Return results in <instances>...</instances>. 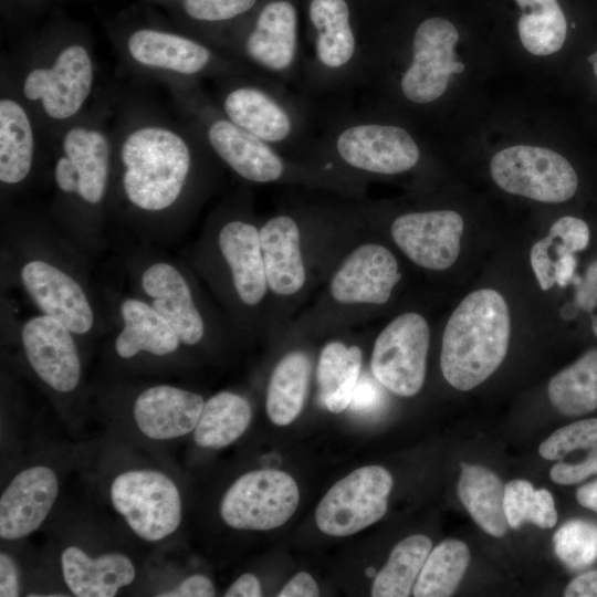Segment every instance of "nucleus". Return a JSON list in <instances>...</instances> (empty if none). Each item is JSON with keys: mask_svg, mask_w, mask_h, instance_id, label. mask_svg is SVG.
Returning <instances> with one entry per match:
<instances>
[{"mask_svg": "<svg viewBox=\"0 0 597 597\" xmlns=\"http://www.w3.org/2000/svg\"><path fill=\"white\" fill-rule=\"evenodd\" d=\"M221 78L219 97L213 104L223 116L282 153L323 166L318 149V104L252 71Z\"/></svg>", "mask_w": 597, "mask_h": 597, "instance_id": "nucleus-1", "label": "nucleus"}, {"mask_svg": "<svg viewBox=\"0 0 597 597\" xmlns=\"http://www.w3.org/2000/svg\"><path fill=\"white\" fill-rule=\"evenodd\" d=\"M196 111L200 135L207 147L245 181L302 186L347 198H359L364 191L366 180L282 153L232 123L211 102L200 101Z\"/></svg>", "mask_w": 597, "mask_h": 597, "instance_id": "nucleus-2", "label": "nucleus"}, {"mask_svg": "<svg viewBox=\"0 0 597 597\" xmlns=\"http://www.w3.org/2000/svg\"><path fill=\"white\" fill-rule=\"evenodd\" d=\"M310 38L297 92L316 104L352 103L364 84L369 34L348 0H308Z\"/></svg>", "mask_w": 597, "mask_h": 597, "instance_id": "nucleus-3", "label": "nucleus"}, {"mask_svg": "<svg viewBox=\"0 0 597 597\" xmlns=\"http://www.w3.org/2000/svg\"><path fill=\"white\" fill-rule=\"evenodd\" d=\"M510 312L495 290L467 295L449 317L442 335L440 367L444 379L467 391L502 364L510 343Z\"/></svg>", "mask_w": 597, "mask_h": 597, "instance_id": "nucleus-4", "label": "nucleus"}, {"mask_svg": "<svg viewBox=\"0 0 597 597\" xmlns=\"http://www.w3.org/2000/svg\"><path fill=\"white\" fill-rule=\"evenodd\" d=\"M459 32L452 21L429 17L415 28L406 61L394 82L358 94L353 103L365 112H375L390 98L413 107H426L439 101L449 87L453 74L464 71L457 60Z\"/></svg>", "mask_w": 597, "mask_h": 597, "instance_id": "nucleus-5", "label": "nucleus"}, {"mask_svg": "<svg viewBox=\"0 0 597 597\" xmlns=\"http://www.w3.org/2000/svg\"><path fill=\"white\" fill-rule=\"evenodd\" d=\"M184 134L161 126L130 130L121 146L123 188L130 203L147 211L170 207L180 196L193 163V147Z\"/></svg>", "mask_w": 597, "mask_h": 597, "instance_id": "nucleus-6", "label": "nucleus"}, {"mask_svg": "<svg viewBox=\"0 0 597 597\" xmlns=\"http://www.w3.org/2000/svg\"><path fill=\"white\" fill-rule=\"evenodd\" d=\"M222 50L252 72L297 91L304 46L295 3L291 0H269L256 12L251 24Z\"/></svg>", "mask_w": 597, "mask_h": 597, "instance_id": "nucleus-7", "label": "nucleus"}, {"mask_svg": "<svg viewBox=\"0 0 597 597\" xmlns=\"http://www.w3.org/2000/svg\"><path fill=\"white\" fill-rule=\"evenodd\" d=\"M314 205L281 208L260 226V242L271 307L289 308L306 293L310 269L304 243Z\"/></svg>", "mask_w": 597, "mask_h": 597, "instance_id": "nucleus-8", "label": "nucleus"}, {"mask_svg": "<svg viewBox=\"0 0 597 597\" xmlns=\"http://www.w3.org/2000/svg\"><path fill=\"white\" fill-rule=\"evenodd\" d=\"M395 254L384 244L358 241L334 265L324 293V306L338 315L388 303L401 280Z\"/></svg>", "mask_w": 597, "mask_h": 597, "instance_id": "nucleus-9", "label": "nucleus"}, {"mask_svg": "<svg viewBox=\"0 0 597 597\" xmlns=\"http://www.w3.org/2000/svg\"><path fill=\"white\" fill-rule=\"evenodd\" d=\"M493 181L504 191L546 203L574 197L578 177L559 153L532 145H514L498 151L490 161Z\"/></svg>", "mask_w": 597, "mask_h": 597, "instance_id": "nucleus-10", "label": "nucleus"}, {"mask_svg": "<svg viewBox=\"0 0 597 597\" xmlns=\"http://www.w3.org/2000/svg\"><path fill=\"white\" fill-rule=\"evenodd\" d=\"M430 328L417 312L394 317L377 335L370 356L373 377L400 397H412L422 388Z\"/></svg>", "mask_w": 597, "mask_h": 597, "instance_id": "nucleus-11", "label": "nucleus"}, {"mask_svg": "<svg viewBox=\"0 0 597 597\" xmlns=\"http://www.w3.org/2000/svg\"><path fill=\"white\" fill-rule=\"evenodd\" d=\"M111 500L132 531L149 542L164 540L181 522V499L176 484L154 470H130L111 485Z\"/></svg>", "mask_w": 597, "mask_h": 597, "instance_id": "nucleus-12", "label": "nucleus"}, {"mask_svg": "<svg viewBox=\"0 0 597 597\" xmlns=\"http://www.w3.org/2000/svg\"><path fill=\"white\" fill-rule=\"evenodd\" d=\"M392 488L390 473L379 465L356 469L336 482L315 511L317 527L331 536H348L379 521Z\"/></svg>", "mask_w": 597, "mask_h": 597, "instance_id": "nucleus-13", "label": "nucleus"}, {"mask_svg": "<svg viewBox=\"0 0 597 597\" xmlns=\"http://www.w3.org/2000/svg\"><path fill=\"white\" fill-rule=\"evenodd\" d=\"M298 500V488L291 475L277 470H256L241 475L228 489L220 514L230 527L268 531L287 522Z\"/></svg>", "mask_w": 597, "mask_h": 597, "instance_id": "nucleus-14", "label": "nucleus"}, {"mask_svg": "<svg viewBox=\"0 0 597 597\" xmlns=\"http://www.w3.org/2000/svg\"><path fill=\"white\" fill-rule=\"evenodd\" d=\"M127 51L139 65L188 77H222L251 71L220 48L190 36L154 29L133 32L127 40Z\"/></svg>", "mask_w": 597, "mask_h": 597, "instance_id": "nucleus-15", "label": "nucleus"}, {"mask_svg": "<svg viewBox=\"0 0 597 597\" xmlns=\"http://www.w3.org/2000/svg\"><path fill=\"white\" fill-rule=\"evenodd\" d=\"M94 83L91 54L81 44L64 46L46 66L29 71L22 83L27 100L39 102L52 119L64 121L80 112Z\"/></svg>", "mask_w": 597, "mask_h": 597, "instance_id": "nucleus-16", "label": "nucleus"}, {"mask_svg": "<svg viewBox=\"0 0 597 597\" xmlns=\"http://www.w3.org/2000/svg\"><path fill=\"white\" fill-rule=\"evenodd\" d=\"M463 228V219L454 210L408 211L392 220L390 235L412 263L442 271L458 259Z\"/></svg>", "mask_w": 597, "mask_h": 597, "instance_id": "nucleus-17", "label": "nucleus"}, {"mask_svg": "<svg viewBox=\"0 0 597 597\" xmlns=\"http://www.w3.org/2000/svg\"><path fill=\"white\" fill-rule=\"evenodd\" d=\"M62 156L54 166L57 187L88 203L102 201L109 175L111 146L100 129L76 125L62 137Z\"/></svg>", "mask_w": 597, "mask_h": 597, "instance_id": "nucleus-18", "label": "nucleus"}, {"mask_svg": "<svg viewBox=\"0 0 597 597\" xmlns=\"http://www.w3.org/2000/svg\"><path fill=\"white\" fill-rule=\"evenodd\" d=\"M70 332L49 315L31 318L21 332L25 355L33 370L60 392L75 389L81 377L80 358Z\"/></svg>", "mask_w": 597, "mask_h": 597, "instance_id": "nucleus-19", "label": "nucleus"}, {"mask_svg": "<svg viewBox=\"0 0 597 597\" xmlns=\"http://www.w3.org/2000/svg\"><path fill=\"white\" fill-rule=\"evenodd\" d=\"M59 493L52 469L34 465L18 473L0 498V537L19 540L36 531Z\"/></svg>", "mask_w": 597, "mask_h": 597, "instance_id": "nucleus-20", "label": "nucleus"}, {"mask_svg": "<svg viewBox=\"0 0 597 597\" xmlns=\"http://www.w3.org/2000/svg\"><path fill=\"white\" fill-rule=\"evenodd\" d=\"M22 283L41 311L75 334L88 332L93 311L81 286L66 273L44 261L27 263Z\"/></svg>", "mask_w": 597, "mask_h": 597, "instance_id": "nucleus-21", "label": "nucleus"}, {"mask_svg": "<svg viewBox=\"0 0 597 597\" xmlns=\"http://www.w3.org/2000/svg\"><path fill=\"white\" fill-rule=\"evenodd\" d=\"M218 248L241 303L252 308L270 301L259 226L247 219L227 221L219 230Z\"/></svg>", "mask_w": 597, "mask_h": 597, "instance_id": "nucleus-22", "label": "nucleus"}, {"mask_svg": "<svg viewBox=\"0 0 597 597\" xmlns=\"http://www.w3.org/2000/svg\"><path fill=\"white\" fill-rule=\"evenodd\" d=\"M205 400L202 396L174 386L144 390L134 405L139 430L154 440H169L195 430Z\"/></svg>", "mask_w": 597, "mask_h": 597, "instance_id": "nucleus-23", "label": "nucleus"}, {"mask_svg": "<svg viewBox=\"0 0 597 597\" xmlns=\"http://www.w3.org/2000/svg\"><path fill=\"white\" fill-rule=\"evenodd\" d=\"M151 306L172 326L181 343L195 345L205 334V323L184 276L170 264L156 263L143 274Z\"/></svg>", "mask_w": 597, "mask_h": 597, "instance_id": "nucleus-24", "label": "nucleus"}, {"mask_svg": "<svg viewBox=\"0 0 597 597\" xmlns=\"http://www.w3.org/2000/svg\"><path fill=\"white\" fill-rule=\"evenodd\" d=\"M538 452L546 460H557L549 471L557 484H576L597 473V419L557 429L541 443Z\"/></svg>", "mask_w": 597, "mask_h": 597, "instance_id": "nucleus-25", "label": "nucleus"}, {"mask_svg": "<svg viewBox=\"0 0 597 597\" xmlns=\"http://www.w3.org/2000/svg\"><path fill=\"white\" fill-rule=\"evenodd\" d=\"M61 566L66 586L77 597H113L136 575L132 561L124 554L91 558L77 546L63 551Z\"/></svg>", "mask_w": 597, "mask_h": 597, "instance_id": "nucleus-26", "label": "nucleus"}, {"mask_svg": "<svg viewBox=\"0 0 597 597\" xmlns=\"http://www.w3.org/2000/svg\"><path fill=\"white\" fill-rule=\"evenodd\" d=\"M363 352L356 344L341 339L327 342L321 348L315 377L321 404L339 413L349 407L362 376Z\"/></svg>", "mask_w": 597, "mask_h": 597, "instance_id": "nucleus-27", "label": "nucleus"}, {"mask_svg": "<svg viewBox=\"0 0 597 597\" xmlns=\"http://www.w3.org/2000/svg\"><path fill=\"white\" fill-rule=\"evenodd\" d=\"M124 328L115 343L123 358L135 356L142 350L157 356L175 352L180 343L172 326L150 305L134 298L121 305Z\"/></svg>", "mask_w": 597, "mask_h": 597, "instance_id": "nucleus-28", "label": "nucleus"}, {"mask_svg": "<svg viewBox=\"0 0 597 597\" xmlns=\"http://www.w3.org/2000/svg\"><path fill=\"white\" fill-rule=\"evenodd\" d=\"M312 373L310 355L302 349L287 352L274 366L266 391L265 408L276 426H287L302 411Z\"/></svg>", "mask_w": 597, "mask_h": 597, "instance_id": "nucleus-29", "label": "nucleus"}, {"mask_svg": "<svg viewBox=\"0 0 597 597\" xmlns=\"http://www.w3.org/2000/svg\"><path fill=\"white\" fill-rule=\"evenodd\" d=\"M458 495L485 533L494 537L506 533L504 486L495 473L481 465L461 463Z\"/></svg>", "mask_w": 597, "mask_h": 597, "instance_id": "nucleus-30", "label": "nucleus"}, {"mask_svg": "<svg viewBox=\"0 0 597 597\" xmlns=\"http://www.w3.org/2000/svg\"><path fill=\"white\" fill-rule=\"evenodd\" d=\"M34 134L24 107L12 98L0 101V180L18 184L30 172Z\"/></svg>", "mask_w": 597, "mask_h": 597, "instance_id": "nucleus-31", "label": "nucleus"}, {"mask_svg": "<svg viewBox=\"0 0 597 597\" xmlns=\"http://www.w3.org/2000/svg\"><path fill=\"white\" fill-rule=\"evenodd\" d=\"M252 417L249 401L238 394L221 391L209 398L193 430L202 448H223L247 430Z\"/></svg>", "mask_w": 597, "mask_h": 597, "instance_id": "nucleus-32", "label": "nucleus"}, {"mask_svg": "<svg viewBox=\"0 0 597 597\" xmlns=\"http://www.w3.org/2000/svg\"><path fill=\"white\" fill-rule=\"evenodd\" d=\"M522 14L517 32L523 48L533 55L558 52L567 36V19L557 0H515Z\"/></svg>", "mask_w": 597, "mask_h": 597, "instance_id": "nucleus-33", "label": "nucleus"}, {"mask_svg": "<svg viewBox=\"0 0 597 597\" xmlns=\"http://www.w3.org/2000/svg\"><path fill=\"white\" fill-rule=\"evenodd\" d=\"M553 407L565 416H579L597 409V349L588 350L548 383Z\"/></svg>", "mask_w": 597, "mask_h": 597, "instance_id": "nucleus-34", "label": "nucleus"}, {"mask_svg": "<svg viewBox=\"0 0 597 597\" xmlns=\"http://www.w3.org/2000/svg\"><path fill=\"white\" fill-rule=\"evenodd\" d=\"M470 563L468 546L458 540H447L432 548L412 587L415 597L451 596Z\"/></svg>", "mask_w": 597, "mask_h": 597, "instance_id": "nucleus-35", "label": "nucleus"}, {"mask_svg": "<svg viewBox=\"0 0 597 597\" xmlns=\"http://www.w3.org/2000/svg\"><path fill=\"white\" fill-rule=\"evenodd\" d=\"M431 547V540L426 535H411L400 541L376 575L371 596H409Z\"/></svg>", "mask_w": 597, "mask_h": 597, "instance_id": "nucleus-36", "label": "nucleus"}, {"mask_svg": "<svg viewBox=\"0 0 597 597\" xmlns=\"http://www.w3.org/2000/svg\"><path fill=\"white\" fill-rule=\"evenodd\" d=\"M504 512L510 527L530 522L552 528L557 522L555 502L546 489L535 490L526 480H512L504 485Z\"/></svg>", "mask_w": 597, "mask_h": 597, "instance_id": "nucleus-37", "label": "nucleus"}, {"mask_svg": "<svg viewBox=\"0 0 597 597\" xmlns=\"http://www.w3.org/2000/svg\"><path fill=\"white\" fill-rule=\"evenodd\" d=\"M557 557L572 569H582L597 558V524L572 520L554 534Z\"/></svg>", "mask_w": 597, "mask_h": 597, "instance_id": "nucleus-38", "label": "nucleus"}, {"mask_svg": "<svg viewBox=\"0 0 597 597\" xmlns=\"http://www.w3.org/2000/svg\"><path fill=\"white\" fill-rule=\"evenodd\" d=\"M259 0H184V10L192 20L222 23L250 12Z\"/></svg>", "mask_w": 597, "mask_h": 597, "instance_id": "nucleus-39", "label": "nucleus"}, {"mask_svg": "<svg viewBox=\"0 0 597 597\" xmlns=\"http://www.w3.org/2000/svg\"><path fill=\"white\" fill-rule=\"evenodd\" d=\"M552 239L551 247L556 253V259L565 254H574L583 251L589 243V228L587 223L572 216L557 219L549 228Z\"/></svg>", "mask_w": 597, "mask_h": 597, "instance_id": "nucleus-40", "label": "nucleus"}, {"mask_svg": "<svg viewBox=\"0 0 597 597\" xmlns=\"http://www.w3.org/2000/svg\"><path fill=\"white\" fill-rule=\"evenodd\" d=\"M552 239L545 238L535 242L531 249L530 260L537 282L543 291L549 290L555 283V260L549 254Z\"/></svg>", "mask_w": 597, "mask_h": 597, "instance_id": "nucleus-41", "label": "nucleus"}, {"mask_svg": "<svg viewBox=\"0 0 597 597\" xmlns=\"http://www.w3.org/2000/svg\"><path fill=\"white\" fill-rule=\"evenodd\" d=\"M576 281V303L591 315V328L597 337V261L591 262L583 279Z\"/></svg>", "mask_w": 597, "mask_h": 597, "instance_id": "nucleus-42", "label": "nucleus"}, {"mask_svg": "<svg viewBox=\"0 0 597 597\" xmlns=\"http://www.w3.org/2000/svg\"><path fill=\"white\" fill-rule=\"evenodd\" d=\"M381 387L374 377L362 375L348 408L357 412L377 410L384 398Z\"/></svg>", "mask_w": 597, "mask_h": 597, "instance_id": "nucleus-43", "label": "nucleus"}, {"mask_svg": "<svg viewBox=\"0 0 597 597\" xmlns=\"http://www.w3.org/2000/svg\"><path fill=\"white\" fill-rule=\"evenodd\" d=\"M159 597H212L216 589L211 580L200 574L184 579L177 587L158 594Z\"/></svg>", "mask_w": 597, "mask_h": 597, "instance_id": "nucleus-44", "label": "nucleus"}, {"mask_svg": "<svg viewBox=\"0 0 597 597\" xmlns=\"http://www.w3.org/2000/svg\"><path fill=\"white\" fill-rule=\"evenodd\" d=\"M279 597H317L320 589L314 578L305 572L296 574L277 594Z\"/></svg>", "mask_w": 597, "mask_h": 597, "instance_id": "nucleus-45", "label": "nucleus"}, {"mask_svg": "<svg viewBox=\"0 0 597 597\" xmlns=\"http://www.w3.org/2000/svg\"><path fill=\"white\" fill-rule=\"evenodd\" d=\"M20 585L18 570L13 561L4 553L0 554V596H19Z\"/></svg>", "mask_w": 597, "mask_h": 597, "instance_id": "nucleus-46", "label": "nucleus"}, {"mask_svg": "<svg viewBox=\"0 0 597 597\" xmlns=\"http://www.w3.org/2000/svg\"><path fill=\"white\" fill-rule=\"evenodd\" d=\"M566 597H597V570L574 578L564 591Z\"/></svg>", "mask_w": 597, "mask_h": 597, "instance_id": "nucleus-47", "label": "nucleus"}, {"mask_svg": "<svg viewBox=\"0 0 597 597\" xmlns=\"http://www.w3.org/2000/svg\"><path fill=\"white\" fill-rule=\"evenodd\" d=\"M226 597H260L262 590L258 578L252 574L241 575L227 590Z\"/></svg>", "mask_w": 597, "mask_h": 597, "instance_id": "nucleus-48", "label": "nucleus"}, {"mask_svg": "<svg viewBox=\"0 0 597 597\" xmlns=\"http://www.w3.org/2000/svg\"><path fill=\"white\" fill-rule=\"evenodd\" d=\"M576 259L574 254H565L555 260V280L561 287L567 286L574 280Z\"/></svg>", "mask_w": 597, "mask_h": 597, "instance_id": "nucleus-49", "label": "nucleus"}, {"mask_svg": "<svg viewBox=\"0 0 597 597\" xmlns=\"http://www.w3.org/2000/svg\"><path fill=\"white\" fill-rule=\"evenodd\" d=\"M576 499L582 506L597 512V480L578 488Z\"/></svg>", "mask_w": 597, "mask_h": 597, "instance_id": "nucleus-50", "label": "nucleus"}, {"mask_svg": "<svg viewBox=\"0 0 597 597\" xmlns=\"http://www.w3.org/2000/svg\"><path fill=\"white\" fill-rule=\"evenodd\" d=\"M588 62L590 63L595 77L597 78V50L589 55Z\"/></svg>", "mask_w": 597, "mask_h": 597, "instance_id": "nucleus-51", "label": "nucleus"}]
</instances>
